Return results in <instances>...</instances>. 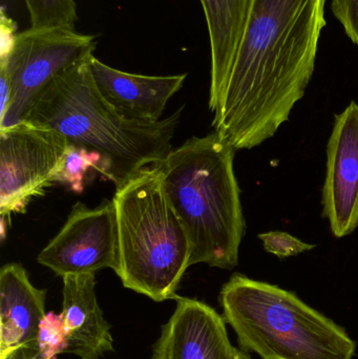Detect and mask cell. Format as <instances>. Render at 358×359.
Here are the masks:
<instances>
[{"label": "cell", "instance_id": "1", "mask_svg": "<svg viewBox=\"0 0 358 359\" xmlns=\"http://www.w3.org/2000/svg\"><path fill=\"white\" fill-rule=\"evenodd\" d=\"M327 0H250L212 126L235 149L275 136L304 97L326 25Z\"/></svg>", "mask_w": 358, "mask_h": 359}, {"label": "cell", "instance_id": "2", "mask_svg": "<svg viewBox=\"0 0 358 359\" xmlns=\"http://www.w3.org/2000/svg\"><path fill=\"white\" fill-rule=\"evenodd\" d=\"M92 57L56 76L36 99L27 121L56 130L74 147L99 154L106 168L105 178L118 188L167 157L183 109L153 123L123 117L97 88Z\"/></svg>", "mask_w": 358, "mask_h": 359}, {"label": "cell", "instance_id": "3", "mask_svg": "<svg viewBox=\"0 0 358 359\" xmlns=\"http://www.w3.org/2000/svg\"><path fill=\"white\" fill-rule=\"evenodd\" d=\"M237 149L216 132L191 137L156 164L191 244V266L233 269L245 234Z\"/></svg>", "mask_w": 358, "mask_h": 359}, {"label": "cell", "instance_id": "4", "mask_svg": "<svg viewBox=\"0 0 358 359\" xmlns=\"http://www.w3.org/2000/svg\"><path fill=\"white\" fill-rule=\"evenodd\" d=\"M118 270L126 289L156 303L174 299L191 267V244L157 166L116 188Z\"/></svg>", "mask_w": 358, "mask_h": 359}, {"label": "cell", "instance_id": "5", "mask_svg": "<svg viewBox=\"0 0 358 359\" xmlns=\"http://www.w3.org/2000/svg\"><path fill=\"white\" fill-rule=\"evenodd\" d=\"M239 347L261 359H352L343 327L277 285L235 273L219 295Z\"/></svg>", "mask_w": 358, "mask_h": 359}, {"label": "cell", "instance_id": "6", "mask_svg": "<svg viewBox=\"0 0 358 359\" xmlns=\"http://www.w3.org/2000/svg\"><path fill=\"white\" fill-rule=\"evenodd\" d=\"M95 36L69 29H33L20 32L12 52L0 56V71L12 81V96L0 117V130L27 121L40 93L59 74L94 54Z\"/></svg>", "mask_w": 358, "mask_h": 359}, {"label": "cell", "instance_id": "7", "mask_svg": "<svg viewBox=\"0 0 358 359\" xmlns=\"http://www.w3.org/2000/svg\"><path fill=\"white\" fill-rule=\"evenodd\" d=\"M69 142L56 130L25 121L0 130V213L23 212L57 183Z\"/></svg>", "mask_w": 358, "mask_h": 359}, {"label": "cell", "instance_id": "8", "mask_svg": "<svg viewBox=\"0 0 358 359\" xmlns=\"http://www.w3.org/2000/svg\"><path fill=\"white\" fill-rule=\"evenodd\" d=\"M40 265L57 276L96 273L118 270V228L113 201L96 208L74 205L64 225L40 251Z\"/></svg>", "mask_w": 358, "mask_h": 359}, {"label": "cell", "instance_id": "9", "mask_svg": "<svg viewBox=\"0 0 358 359\" xmlns=\"http://www.w3.org/2000/svg\"><path fill=\"white\" fill-rule=\"evenodd\" d=\"M177 306L161 328L151 359H252L229 339L226 320L204 302L176 297Z\"/></svg>", "mask_w": 358, "mask_h": 359}, {"label": "cell", "instance_id": "10", "mask_svg": "<svg viewBox=\"0 0 358 359\" xmlns=\"http://www.w3.org/2000/svg\"><path fill=\"white\" fill-rule=\"evenodd\" d=\"M323 217L336 238L358 227V104L336 116L327 147V172L322 194Z\"/></svg>", "mask_w": 358, "mask_h": 359}, {"label": "cell", "instance_id": "11", "mask_svg": "<svg viewBox=\"0 0 358 359\" xmlns=\"http://www.w3.org/2000/svg\"><path fill=\"white\" fill-rule=\"evenodd\" d=\"M92 78L103 98L123 117L134 121L158 122L168 101L182 88L186 74L146 76L126 73L92 57Z\"/></svg>", "mask_w": 358, "mask_h": 359}, {"label": "cell", "instance_id": "12", "mask_svg": "<svg viewBox=\"0 0 358 359\" xmlns=\"http://www.w3.org/2000/svg\"><path fill=\"white\" fill-rule=\"evenodd\" d=\"M62 314L67 353L98 359L113 351L111 325L105 320L96 295L95 273L63 276Z\"/></svg>", "mask_w": 358, "mask_h": 359}, {"label": "cell", "instance_id": "13", "mask_svg": "<svg viewBox=\"0 0 358 359\" xmlns=\"http://www.w3.org/2000/svg\"><path fill=\"white\" fill-rule=\"evenodd\" d=\"M46 291L29 280L21 264L0 269V359L13 350L37 344L42 318L46 316Z\"/></svg>", "mask_w": 358, "mask_h": 359}, {"label": "cell", "instance_id": "14", "mask_svg": "<svg viewBox=\"0 0 358 359\" xmlns=\"http://www.w3.org/2000/svg\"><path fill=\"white\" fill-rule=\"evenodd\" d=\"M212 53L209 100L224 88L243 33L250 0H200Z\"/></svg>", "mask_w": 358, "mask_h": 359}, {"label": "cell", "instance_id": "15", "mask_svg": "<svg viewBox=\"0 0 358 359\" xmlns=\"http://www.w3.org/2000/svg\"><path fill=\"white\" fill-rule=\"evenodd\" d=\"M33 29H75V0H23Z\"/></svg>", "mask_w": 358, "mask_h": 359}, {"label": "cell", "instance_id": "16", "mask_svg": "<svg viewBox=\"0 0 358 359\" xmlns=\"http://www.w3.org/2000/svg\"><path fill=\"white\" fill-rule=\"evenodd\" d=\"M90 170H96L105 177L106 168L102 157L95 151L69 144L57 183L67 186L75 194H81Z\"/></svg>", "mask_w": 358, "mask_h": 359}, {"label": "cell", "instance_id": "17", "mask_svg": "<svg viewBox=\"0 0 358 359\" xmlns=\"http://www.w3.org/2000/svg\"><path fill=\"white\" fill-rule=\"evenodd\" d=\"M37 346L44 359H56L67 353V337L62 314L46 313L38 332Z\"/></svg>", "mask_w": 358, "mask_h": 359}, {"label": "cell", "instance_id": "18", "mask_svg": "<svg viewBox=\"0 0 358 359\" xmlns=\"http://www.w3.org/2000/svg\"><path fill=\"white\" fill-rule=\"evenodd\" d=\"M267 252L279 259L294 257L305 251L312 250L315 245L306 244L296 236L284 231H270L259 234Z\"/></svg>", "mask_w": 358, "mask_h": 359}, {"label": "cell", "instance_id": "19", "mask_svg": "<svg viewBox=\"0 0 358 359\" xmlns=\"http://www.w3.org/2000/svg\"><path fill=\"white\" fill-rule=\"evenodd\" d=\"M331 8L349 39L358 46V0H331Z\"/></svg>", "mask_w": 358, "mask_h": 359}, {"label": "cell", "instance_id": "20", "mask_svg": "<svg viewBox=\"0 0 358 359\" xmlns=\"http://www.w3.org/2000/svg\"><path fill=\"white\" fill-rule=\"evenodd\" d=\"M4 359H44L37 344L25 345L11 351Z\"/></svg>", "mask_w": 358, "mask_h": 359}]
</instances>
